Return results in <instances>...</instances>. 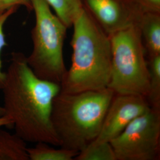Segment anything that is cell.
Returning <instances> with one entry per match:
<instances>
[{
	"label": "cell",
	"mask_w": 160,
	"mask_h": 160,
	"mask_svg": "<svg viewBox=\"0 0 160 160\" xmlns=\"http://www.w3.org/2000/svg\"><path fill=\"white\" fill-rule=\"evenodd\" d=\"M86 10L110 35L135 24L146 10L137 0H82Z\"/></svg>",
	"instance_id": "52a82bcc"
},
{
	"label": "cell",
	"mask_w": 160,
	"mask_h": 160,
	"mask_svg": "<svg viewBox=\"0 0 160 160\" xmlns=\"http://www.w3.org/2000/svg\"><path fill=\"white\" fill-rule=\"evenodd\" d=\"M150 109L147 97L143 96L115 94L100 133L92 142H110L120 135L132 120Z\"/></svg>",
	"instance_id": "ba28073f"
},
{
	"label": "cell",
	"mask_w": 160,
	"mask_h": 160,
	"mask_svg": "<svg viewBox=\"0 0 160 160\" xmlns=\"http://www.w3.org/2000/svg\"><path fill=\"white\" fill-rule=\"evenodd\" d=\"M26 142L15 133L0 129V160H29Z\"/></svg>",
	"instance_id": "30bf717a"
},
{
	"label": "cell",
	"mask_w": 160,
	"mask_h": 160,
	"mask_svg": "<svg viewBox=\"0 0 160 160\" xmlns=\"http://www.w3.org/2000/svg\"><path fill=\"white\" fill-rule=\"evenodd\" d=\"M72 26V63L61 83L60 92L74 93L107 88L112 65L109 35L84 7Z\"/></svg>",
	"instance_id": "7a4b0ae2"
},
{
	"label": "cell",
	"mask_w": 160,
	"mask_h": 160,
	"mask_svg": "<svg viewBox=\"0 0 160 160\" xmlns=\"http://www.w3.org/2000/svg\"><path fill=\"white\" fill-rule=\"evenodd\" d=\"M110 143L116 160H159L160 109L151 108L132 120Z\"/></svg>",
	"instance_id": "8992f818"
},
{
	"label": "cell",
	"mask_w": 160,
	"mask_h": 160,
	"mask_svg": "<svg viewBox=\"0 0 160 160\" xmlns=\"http://www.w3.org/2000/svg\"><path fill=\"white\" fill-rule=\"evenodd\" d=\"M109 37L112 65L108 87L117 94H136L147 97L149 72L139 24L121 29Z\"/></svg>",
	"instance_id": "277c9868"
},
{
	"label": "cell",
	"mask_w": 160,
	"mask_h": 160,
	"mask_svg": "<svg viewBox=\"0 0 160 160\" xmlns=\"http://www.w3.org/2000/svg\"><path fill=\"white\" fill-rule=\"evenodd\" d=\"M138 24L148 58L160 55V12L145 11Z\"/></svg>",
	"instance_id": "9c48e42d"
},
{
	"label": "cell",
	"mask_w": 160,
	"mask_h": 160,
	"mask_svg": "<svg viewBox=\"0 0 160 160\" xmlns=\"http://www.w3.org/2000/svg\"><path fill=\"white\" fill-rule=\"evenodd\" d=\"M45 142H38L32 148H28L29 160H72L78 154V151L61 148L55 149Z\"/></svg>",
	"instance_id": "8fae6325"
},
{
	"label": "cell",
	"mask_w": 160,
	"mask_h": 160,
	"mask_svg": "<svg viewBox=\"0 0 160 160\" xmlns=\"http://www.w3.org/2000/svg\"><path fill=\"white\" fill-rule=\"evenodd\" d=\"M18 7H13L6 12L0 14V89H2L6 78V72L2 70V62L1 59V53L2 48L6 46V38L3 32V27L7 18L17 11Z\"/></svg>",
	"instance_id": "9a60e30c"
},
{
	"label": "cell",
	"mask_w": 160,
	"mask_h": 160,
	"mask_svg": "<svg viewBox=\"0 0 160 160\" xmlns=\"http://www.w3.org/2000/svg\"><path fill=\"white\" fill-rule=\"evenodd\" d=\"M76 160H116L114 150L110 142H92L79 151Z\"/></svg>",
	"instance_id": "5bb4252c"
},
{
	"label": "cell",
	"mask_w": 160,
	"mask_h": 160,
	"mask_svg": "<svg viewBox=\"0 0 160 160\" xmlns=\"http://www.w3.org/2000/svg\"><path fill=\"white\" fill-rule=\"evenodd\" d=\"M4 110L3 109L2 106H0V116H4Z\"/></svg>",
	"instance_id": "d6986e66"
},
{
	"label": "cell",
	"mask_w": 160,
	"mask_h": 160,
	"mask_svg": "<svg viewBox=\"0 0 160 160\" xmlns=\"http://www.w3.org/2000/svg\"><path fill=\"white\" fill-rule=\"evenodd\" d=\"M149 91L147 99L151 108L160 110V55L149 58Z\"/></svg>",
	"instance_id": "4fadbf2b"
},
{
	"label": "cell",
	"mask_w": 160,
	"mask_h": 160,
	"mask_svg": "<svg viewBox=\"0 0 160 160\" xmlns=\"http://www.w3.org/2000/svg\"><path fill=\"white\" fill-rule=\"evenodd\" d=\"M20 6L25 7L29 11L33 10L31 0H0V14L13 7Z\"/></svg>",
	"instance_id": "2e32d148"
},
{
	"label": "cell",
	"mask_w": 160,
	"mask_h": 160,
	"mask_svg": "<svg viewBox=\"0 0 160 160\" xmlns=\"http://www.w3.org/2000/svg\"><path fill=\"white\" fill-rule=\"evenodd\" d=\"M2 126H12V120L5 115L0 116V128Z\"/></svg>",
	"instance_id": "ac0fdd59"
},
{
	"label": "cell",
	"mask_w": 160,
	"mask_h": 160,
	"mask_svg": "<svg viewBox=\"0 0 160 160\" xmlns=\"http://www.w3.org/2000/svg\"><path fill=\"white\" fill-rule=\"evenodd\" d=\"M4 115L12 122L15 133L25 142L60 147L51 120L54 98L61 85L34 74L21 52H12L1 89Z\"/></svg>",
	"instance_id": "6da1fadb"
},
{
	"label": "cell",
	"mask_w": 160,
	"mask_h": 160,
	"mask_svg": "<svg viewBox=\"0 0 160 160\" xmlns=\"http://www.w3.org/2000/svg\"><path fill=\"white\" fill-rule=\"evenodd\" d=\"M115 92L109 87L54 98L51 120L60 147L80 151L98 137Z\"/></svg>",
	"instance_id": "3957f363"
},
{
	"label": "cell",
	"mask_w": 160,
	"mask_h": 160,
	"mask_svg": "<svg viewBox=\"0 0 160 160\" xmlns=\"http://www.w3.org/2000/svg\"><path fill=\"white\" fill-rule=\"evenodd\" d=\"M36 16L32 30L33 50L27 63L34 74L42 80L61 85L67 69L63 47L68 28L53 14L45 0H31Z\"/></svg>",
	"instance_id": "5b68a950"
},
{
	"label": "cell",
	"mask_w": 160,
	"mask_h": 160,
	"mask_svg": "<svg viewBox=\"0 0 160 160\" xmlns=\"http://www.w3.org/2000/svg\"><path fill=\"white\" fill-rule=\"evenodd\" d=\"M56 15L68 28L84 8L82 0H45Z\"/></svg>",
	"instance_id": "7c38bea8"
},
{
	"label": "cell",
	"mask_w": 160,
	"mask_h": 160,
	"mask_svg": "<svg viewBox=\"0 0 160 160\" xmlns=\"http://www.w3.org/2000/svg\"><path fill=\"white\" fill-rule=\"evenodd\" d=\"M146 10L160 12V0H137Z\"/></svg>",
	"instance_id": "e0dca14e"
}]
</instances>
